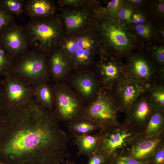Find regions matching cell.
<instances>
[{"instance_id": "6da1fadb", "label": "cell", "mask_w": 164, "mask_h": 164, "mask_svg": "<svg viewBox=\"0 0 164 164\" xmlns=\"http://www.w3.org/2000/svg\"><path fill=\"white\" fill-rule=\"evenodd\" d=\"M69 140L52 111L34 99L0 115V161L5 164H60Z\"/></svg>"}, {"instance_id": "7a4b0ae2", "label": "cell", "mask_w": 164, "mask_h": 164, "mask_svg": "<svg viewBox=\"0 0 164 164\" xmlns=\"http://www.w3.org/2000/svg\"><path fill=\"white\" fill-rule=\"evenodd\" d=\"M97 16L96 29L106 55L121 58L127 56L133 50L143 48V42L128 24L101 10Z\"/></svg>"}, {"instance_id": "3957f363", "label": "cell", "mask_w": 164, "mask_h": 164, "mask_svg": "<svg viewBox=\"0 0 164 164\" xmlns=\"http://www.w3.org/2000/svg\"><path fill=\"white\" fill-rule=\"evenodd\" d=\"M142 132L125 121L117 125L101 129L94 154L103 157L105 164H113L117 158L125 155Z\"/></svg>"}, {"instance_id": "277c9868", "label": "cell", "mask_w": 164, "mask_h": 164, "mask_svg": "<svg viewBox=\"0 0 164 164\" xmlns=\"http://www.w3.org/2000/svg\"><path fill=\"white\" fill-rule=\"evenodd\" d=\"M119 111L110 89H107L98 92L95 99L83 108L80 117L92 121L101 129L120 124L118 120Z\"/></svg>"}, {"instance_id": "5b68a950", "label": "cell", "mask_w": 164, "mask_h": 164, "mask_svg": "<svg viewBox=\"0 0 164 164\" xmlns=\"http://www.w3.org/2000/svg\"><path fill=\"white\" fill-rule=\"evenodd\" d=\"M11 74L33 86L47 81L49 70L45 55L41 51H27L14 60Z\"/></svg>"}, {"instance_id": "8992f818", "label": "cell", "mask_w": 164, "mask_h": 164, "mask_svg": "<svg viewBox=\"0 0 164 164\" xmlns=\"http://www.w3.org/2000/svg\"><path fill=\"white\" fill-rule=\"evenodd\" d=\"M60 27L55 20H33L26 30L29 43L40 51H49L56 45L60 34Z\"/></svg>"}, {"instance_id": "52a82bcc", "label": "cell", "mask_w": 164, "mask_h": 164, "mask_svg": "<svg viewBox=\"0 0 164 164\" xmlns=\"http://www.w3.org/2000/svg\"><path fill=\"white\" fill-rule=\"evenodd\" d=\"M125 64L126 73L131 77L149 87L158 79H163L152 60L141 53L129 54Z\"/></svg>"}, {"instance_id": "ba28073f", "label": "cell", "mask_w": 164, "mask_h": 164, "mask_svg": "<svg viewBox=\"0 0 164 164\" xmlns=\"http://www.w3.org/2000/svg\"><path fill=\"white\" fill-rule=\"evenodd\" d=\"M4 77L2 85L5 109L24 105L33 99V86L12 74Z\"/></svg>"}, {"instance_id": "9c48e42d", "label": "cell", "mask_w": 164, "mask_h": 164, "mask_svg": "<svg viewBox=\"0 0 164 164\" xmlns=\"http://www.w3.org/2000/svg\"><path fill=\"white\" fill-rule=\"evenodd\" d=\"M149 87L125 75L110 89L120 111L127 113Z\"/></svg>"}, {"instance_id": "30bf717a", "label": "cell", "mask_w": 164, "mask_h": 164, "mask_svg": "<svg viewBox=\"0 0 164 164\" xmlns=\"http://www.w3.org/2000/svg\"><path fill=\"white\" fill-rule=\"evenodd\" d=\"M53 89L54 99L53 113L57 120L67 123L80 117L83 108L76 97L60 85H54Z\"/></svg>"}, {"instance_id": "8fae6325", "label": "cell", "mask_w": 164, "mask_h": 164, "mask_svg": "<svg viewBox=\"0 0 164 164\" xmlns=\"http://www.w3.org/2000/svg\"><path fill=\"white\" fill-rule=\"evenodd\" d=\"M0 43L15 60L27 51L29 42L26 29L12 24L0 34Z\"/></svg>"}, {"instance_id": "7c38bea8", "label": "cell", "mask_w": 164, "mask_h": 164, "mask_svg": "<svg viewBox=\"0 0 164 164\" xmlns=\"http://www.w3.org/2000/svg\"><path fill=\"white\" fill-rule=\"evenodd\" d=\"M164 144V133L152 137L141 135L134 142L123 156L149 162L155 151Z\"/></svg>"}, {"instance_id": "4fadbf2b", "label": "cell", "mask_w": 164, "mask_h": 164, "mask_svg": "<svg viewBox=\"0 0 164 164\" xmlns=\"http://www.w3.org/2000/svg\"><path fill=\"white\" fill-rule=\"evenodd\" d=\"M155 109L147 93H145L138 97L126 114L125 121L142 132Z\"/></svg>"}, {"instance_id": "5bb4252c", "label": "cell", "mask_w": 164, "mask_h": 164, "mask_svg": "<svg viewBox=\"0 0 164 164\" xmlns=\"http://www.w3.org/2000/svg\"><path fill=\"white\" fill-rule=\"evenodd\" d=\"M109 58L101 61L98 65L99 75L104 88L111 89L126 74L125 64L117 57L109 56Z\"/></svg>"}, {"instance_id": "9a60e30c", "label": "cell", "mask_w": 164, "mask_h": 164, "mask_svg": "<svg viewBox=\"0 0 164 164\" xmlns=\"http://www.w3.org/2000/svg\"><path fill=\"white\" fill-rule=\"evenodd\" d=\"M64 47L68 56L77 64H87L91 60L94 48L83 47L77 45L74 38L66 41Z\"/></svg>"}, {"instance_id": "2e32d148", "label": "cell", "mask_w": 164, "mask_h": 164, "mask_svg": "<svg viewBox=\"0 0 164 164\" xmlns=\"http://www.w3.org/2000/svg\"><path fill=\"white\" fill-rule=\"evenodd\" d=\"M52 3L46 0L28 1L25 5V9L34 20H39L52 15L54 12Z\"/></svg>"}, {"instance_id": "e0dca14e", "label": "cell", "mask_w": 164, "mask_h": 164, "mask_svg": "<svg viewBox=\"0 0 164 164\" xmlns=\"http://www.w3.org/2000/svg\"><path fill=\"white\" fill-rule=\"evenodd\" d=\"M34 99L41 106L52 111L54 104V94L52 88L47 81L40 83L34 86Z\"/></svg>"}, {"instance_id": "ac0fdd59", "label": "cell", "mask_w": 164, "mask_h": 164, "mask_svg": "<svg viewBox=\"0 0 164 164\" xmlns=\"http://www.w3.org/2000/svg\"><path fill=\"white\" fill-rule=\"evenodd\" d=\"M164 133V111L155 109L143 131L142 135L152 137Z\"/></svg>"}, {"instance_id": "d6986e66", "label": "cell", "mask_w": 164, "mask_h": 164, "mask_svg": "<svg viewBox=\"0 0 164 164\" xmlns=\"http://www.w3.org/2000/svg\"><path fill=\"white\" fill-rule=\"evenodd\" d=\"M75 143L78 150V155L88 157L94 155L97 149L98 140V134H85L75 137Z\"/></svg>"}, {"instance_id": "ffe728a7", "label": "cell", "mask_w": 164, "mask_h": 164, "mask_svg": "<svg viewBox=\"0 0 164 164\" xmlns=\"http://www.w3.org/2000/svg\"><path fill=\"white\" fill-rule=\"evenodd\" d=\"M68 67L67 60L61 51H56L52 54L50 60V70L55 80H58L63 77Z\"/></svg>"}, {"instance_id": "44dd1931", "label": "cell", "mask_w": 164, "mask_h": 164, "mask_svg": "<svg viewBox=\"0 0 164 164\" xmlns=\"http://www.w3.org/2000/svg\"><path fill=\"white\" fill-rule=\"evenodd\" d=\"M66 126L70 132L74 137L90 134L95 130L100 129L92 121L80 117L66 123Z\"/></svg>"}, {"instance_id": "7402d4cb", "label": "cell", "mask_w": 164, "mask_h": 164, "mask_svg": "<svg viewBox=\"0 0 164 164\" xmlns=\"http://www.w3.org/2000/svg\"><path fill=\"white\" fill-rule=\"evenodd\" d=\"M74 84L79 92L86 97L92 96L96 91V81L91 75L79 76L74 81Z\"/></svg>"}, {"instance_id": "603a6c76", "label": "cell", "mask_w": 164, "mask_h": 164, "mask_svg": "<svg viewBox=\"0 0 164 164\" xmlns=\"http://www.w3.org/2000/svg\"><path fill=\"white\" fill-rule=\"evenodd\" d=\"M155 109L164 111V87L162 83L153 84L147 92Z\"/></svg>"}, {"instance_id": "cb8c5ba5", "label": "cell", "mask_w": 164, "mask_h": 164, "mask_svg": "<svg viewBox=\"0 0 164 164\" xmlns=\"http://www.w3.org/2000/svg\"><path fill=\"white\" fill-rule=\"evenodd\" d=\"M87 18V14L80 11H76L68 13L64 17L67 28L71 31L75 30L82 26Z\"/></svg>"}, {"instance_id": "d4e9b609", "label": "cell", "mask_w": 164, "mask_h": 164, "mask_svg": "<svg viewBox=\"0 0 164 164\" xmlns=\"http://www.w3.org/2000/svg\"><path fill=\"white\" fill-rule=\"evenodd\" d=\"M14 60L0 43V77H5L11 74Z\"/></svg>"}, {"instance_id": "484cf974", "label": "cell", "mask_w": 164, "mask_h": 164, "mask_svg": "<svg viewBox=\"0 0 164 164\" xmlns=\"http://www.w3.org/2000/svg\"><path fill=\"white\" fill-rule=\"evenodd\" d=\"M1 4L3 8L9 13L18 17L24 12L23 7L24 2L20 0H2Z\"/></svg>"}, {"instance_id": "4316f807", "label": "cell", "mask_w": 164, "mask_h": 164, "mask_svg": "<svg viewBox=\"0 0 164 164\" xmlns=\"http://www.w3.org/2000/svg\"><path fill=\"white\" fill-rule=\"evenodd\" d=\"M134 32L145 40H151L155 35L154 28L150 23L145 22L134 26Z\"/></svg>"}, {"instance_id": "83f0119b", "label": "cell", "mask_w": 164, "mask_h": 164, "mask_svg": "<svg viewBox=\"0 0 164 164\" xmlns=\"http://www.w3.org/2000/svg\"><path fill=\"white\" fill-rule=\"evenodd\" d=\"M124 0H113L109 2L102 10L106 14L115 18H118V13L124 4Z\"/></svg>"}, {"instance_id": "f1b7e54d", "label": "cell", "mask_w": 164, "mask_h": 164, "mask_svg": "<svg viewBox=\"0 0 164 164\" xmlns=\"http://www.w3.org/2000/svg\"><path fill=\"white\" fill-rule=\"evenodd\" d=\"M0 0V34L8 27L13 23L12 15L7 12L2 5Z\"/></svg>"}, {"instance_id": "f546056e", "label": "cell", "mask_w": 164, "mask_h": 164, "mask_svg": "<svg viewBox=\"0 0 164 164\" xmlns=\"http://www.w3.org/2000/svg\"><path fill=\"white\" fill-rule=\"evenodd\" d=\"M152 56L153 62L159 66L160 71L164 72V48L160 46L153 48L152 52Z\"/></svg>"}, {"instance_id": "4dcf8cb0", "label": "cell", "mask_w": 164, "mask_h": 164, "mask_svg": "<svg viewBox=\"0 0 164 164\" xmlns=\"http://www.w3.org/2000/svg\"><path fill=\"white\" fill-rule=\"evenodd\" d=\"M135 8L124 4L118 13V18L121 21L128 24L131 23L132 15Z\"/></svg>"}, {"instance_id": "1f68e13d", "label": "cell", "mask_w": 164, "mask_h": 164, "mask_svg": "<svg viewBox=\"0 0 164 164\" xmlns=\"http://www.w3.org/2000/svg\"><path fill=\"white\" fill-rule=\"evenodd\" d=\"M149 162L150 164H164V144L155 151Z\"/></svg>"}, {"instance_id": "d6a6232c", "label": "cell", "mask_w": 164, "mask_h": 164, "mask_svg": "<svg viewBox=\"0 0 164 164\" xmlns=\"http://www.w3.org/2000/svg\"><path fill=\"white\" fill-rule=\"evenodd\" d=\"M113 164H150L149 162L140 161L131 157L122 156L118 157Z\"/></svg>"}, {"instance_id": "836d02e7", "label": "cell", "mask_w": 164, "mask_h": 164, "mask_svg": "<svg viewBox=\"0 0 164 164\" xmlns=\"http://www.w3.org/2000/svg\"><path fill=\"white\" fill-rule=\"evenodd\" d=\"M131 24L134 25L142 24L146 22V18L143 14L138 11H134L132 16Z\"/></svg>"}, {"instance_id": "e575fe53", "label": "cell", "mask_w": 164, "mask_h": 164, "mask_svg": "<svg viewBox=\"0 0 164 164\" xmlns=\"http://www.w3.org/2000/svg\"><path fill=\"white\" fill-rule=\"evenodd\" d=\"M105 159L102 156L94 154L89 157L88 162L86 164H105Z\"/></svg>"}, {"instance_id": "d590c367", "label": "cell", "mask_w": 164, "mask_h": 164, "mask_svg": "<svg viewBox=\"0 0 164 164\" xmlns=\"http://www.w3.org/2000/svg\"><path fill=\"white\" fill-rule=\"evenodd\" d=\"M154 9L155 12L160 16H163L164 13V2L159 0L154 5Z\"/></svg>"}, {"instance_id": "8d00e7d4", "label": "cell", "mask_w": 164, "mask_h": 164, "mask_svg": "<svg viewBox=\"0 0 164 164\" xmlns=\"http://www.w3.org/2000/svg\"><path fill=\"white\" fill-rule=\"evenodd\" d=\"M144 2V1L142 0H124V4L135 9L137 7L141 6Z\"/></svg>"}, {"instance_id": "74e56055", "label": "cell", "mask_w": 164, "mask_h": 164, "mask_svg": "<svg viewBox=\"0 0 164 164\" xmlns=\"http://www.w3.org/2000/svg\"><path fill=\"white\" fill-rule=\"evenodd\" d=\"M5 109L4 98L3 96L2 80L0 77V115Z\"/></svg>"}, {"instance_id": "f35d334b", "label": "cell", "mask_w": 164, "mask_h": 164, "mask_svg": "<svg viewBox=\"0 0 164 164\" xmlns=\"http://www.w3.org/2000/svg\"><path fill=\"white\" fill-rule=\"evenodd\" d=\"M64 1V2L65 3L69 4H77L79 2L77 0H66Z\"/></svg>"}, {"instance_id": "ab89813d", "label": "cell", "mask_w": 164, "mask_h": 164, "mask_svg": "<svg viewBox=\"0 0 164 164\" xmlns=\"http://www.w3.org/2000/svg\"><path fill=\"white\" fill-rule=\"evenodd\" d=\"M159 32L161 33L162 37L163 38L164 37V31L163 28L160 29L159 30Z\"/></svg>"}, {"instance_id": "60d3db41", "label": "cell", "mask_w": 164, "mask_h": 164, "mask_svg": "<svg viewBox=\"0 0 164 164\" xmlns=\"http://www.w3.org/2000/svg\"><path fill=\"white\" fill-rule=\"evenodd\" d=\"M0 164H5L0 161Z\"/></svg>"}]
</instances>
